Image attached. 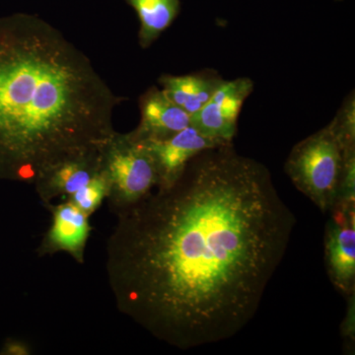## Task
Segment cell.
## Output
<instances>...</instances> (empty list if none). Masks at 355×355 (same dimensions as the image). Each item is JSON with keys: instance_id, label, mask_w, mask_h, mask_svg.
I'll return each mask as SVG.
<instances>
[{"instance_id": "ba28073f", "label": "cell", "mask_w": 355, "mask_h": 355, "mask_svg": "<svg viewBox=\"0 0 355 355\" xmlns=\"http://www.w3.org/2000/svg\"><path fill=\"white\" fill-rule=\"evenodd\" d=\"M46 209L51 214V223L37 248V254L46 257L65 253L83 265L91 234V216L67 200L53 203Z\"/></svg>"}, {"instance_id": "9a60e30c", "label": "cell", "mask_w": 355, "mask_h": 355, "mask_svg": "<svg viewBox=\"0 0 355 355\" xmlns=\"http://www.w3.org/2000/svg\"><path fill=\"white\" fill-rule=\"evenodd\" d=\"M338 202L355 203V147L345 150Z\"/></svg>"}, {"instance_id": "4fadbf2b", "label": "cell", "mask_w": 355, "mask_h": 355, "mask_svg": "<svg viewBox=\"0 0 355 355\" xmlns=\"http://www.w3.org/2000/svg\"><path fill=\"white\" fill-rule=\"evenodd\" d=\"M327 127L333 132L343 148L355 147V95L352 90L343 100L335 118Z\"/></svg>"}, {"instance_id": "5bb4252c", "label": "cell", "mask_w": 355, "mask_h": 355, "mask_svg": "<svg viewBox=\"0 0 355 355\" xmlns=\"http://www.w3.org/2000/svg\"><path fill=\"white\" fill-rule=\"evenodd\" d=\"M108 183L103 170L93 178L80 191L67 198V202H71L89 216L99 209L103 202L108 197Z\"/></svg>"}, {"instance_id": "7c38bea8", "label": "cell", "mask_w": 355, "mask_h": 355, "mask_svg": "<svg viewBox=\"0 0 355 355\" xmlns=\"http://www.w3.org/2000/svg\"><path fill=\"white\" fill-rule=\"evenodd\" d=\"M125 1L139 16V44L142 49H148L172 25L180 12V0Z\"/></svg>"}, {"instance_id": "30bf717a", "label": "cell", "mask_w": 355, "mask_h": 355, "mask_svg": "<svg viewBox=\"0 0 355 355\" xmlns=\"http://www.w3.org/2000/svg\"><path fill=\"white\" fill-rule=\"evenodd\" d=\"M139 125L132 135L137 139H162L191 125V116L163 92L151 87L139 99Z\"/></svg>"}, {"instance_id": "3957f363", "label": "cell", "mask_w": 355, "mask_h": 355, "mask_svg": "<svg viewBox=\"0 0 355 355\" xmlns=\"http://www.w3.org/2000/svg\"><path fill=\"white\" fill-rule=\"evenodd\" d=\"M345 150L324 127L295 144L287 158V176L323 214L338 202Z\"/></svg>"}, {"instance_id": "5b68a950", "label": "cell", "mask_w": 355, "mask_h": 355, "mask_svg": "<svg viewBox=\"0 0 355 355\" xmlns=\"http://www.w3.org/2000/svg\"><path fill=\"white\" fill-rule=\"evenodd\" d=\"M324 231L327 273L345 298L355 294V203H336Z\"/></svg>"}, {"instance_id": "e0dca14e", "label": "cell", "mask_w": 355, "mask_h": 355, "mask_svg": "<svg viewBox=\"0 0 355 355\" xmlns=\"http://www.w3.org/2000/svg\"><path fill=\"white\" fill-rule=\"evenodd\" d=\"M32 349L29 343L20 340L9 338L3 345L1 354L7 355H30L32 354Z\"/></svg>"}, {"instance_id": "52a82bcc", "label": "cell", "mask_w": 355, "mask_h": 355, "mask_svg": "<svg viewBox=\"0 0 355 355\" xmlns=\"http://www.w3.org/2000/svg\"><path fill=\"white\" fill-rule=\"evenodd\" d=\"M140 141L144 142L155 162L158 175L157 189L168 188L176 183L189 163L198 154L207 149L228 146L205 137L191 125L166 139Z\"/></svg>"}, {"instance_id": "9c48e42d", "label": "cell", "mask_w": 355, "mask_h": 355, "mask_svg": "<svg viewBox=\"0 0 355 355\" xmlns=\"http://www.w3.org/2000/svg\"><path fill=\"white\" fill-rule=\"evenodd\" d=\"M101 150L64 159L37 177L33 184L46 209L57 200L64 202L101 173Z\"/></svg>"}, {"instance_id": "2e32d148", "label": "cell", "mask_w": 355, "mask_h": 355, "mask_svg": "<svg viewBox=\"0 0 355 355\" xmlns=\"http://www.w3.org/2000/svg\"><path fill=\"white\" fill-rule=\"evenodd\" d=\"M347 306L340 331L345 340V352L354 354L355 345V294L347 298Z\"/></svg>"}, {"instance_id": "8fae6325", "label": "cell", "mask_w": 355, "mask_h": 355, "mask_svg": "<svg viewBox=\"0 0 355 355\" xmlns=\"http://www.w3.org/2000/svg\"><path fill=\"white\" fill-rule=\"evenodd\" d=\"M223 81L218 72L211 69L184 76L163 74L159 78L166 96L190 116L209 101Z\"/></svg>"}, {"instance_id": "277c9868", "label": "cell", "mask_w": 355, "mask_h": 355, "mask_svg": "<svg viewBox=\"0 0 355 355\" xmlns=\"http://www.w3.org/2000/svg\"><path fill=\"white\" fill-rule=\"evenodd\" d=\"M101 163L108 183L107 200L116 216L139 205L157 189L153 155L132 132H114L102 147Z\"/></svg>"}, {"instance_id": "6da1fadb", "label": "cell", "mask_w": 355, "mask_h": 355, "mask_svg": "<svg viewBox=\"0 0 355 355\" xmlns=\"http://www.w3.org/2000/svg\"><path fill=\"white\" fill-rule=\"evenodd\" d=\"M296 217L265 165L233 144L116 216L106 272L121 314L177 349L229 340L256 316Z\"/></svg>"}, {"instance_id": "8992f818", "label": "cell", "mask_w": 355, "mask_h": 355, "mask_svg": "<svg viewBox=\"0 0 355 355\" xmlns=\"http://www.w3.org/2000/svg\"><path fill=\"white\" fill-rule=\"evenodd\" d=\"M254 90L248 77L224 80L200 111L191 116V125L209 139L233 144L243 105Z\"/></svg>"}, {"instance_id": "7a4b0ae2", "label": "cell", "mask_w": 355, "mask_h": 355, "mask_svg": "<svg viewBox=\"0 0 355 355\" xmlns=\"http://www.w3.org/2000/svg\"><path fill=\"white\" fill-rule=\"evenodd\" d=\"M123 101L87 55L41 17H0V181L101 150Z\"/></svg>"}]
</instances>
